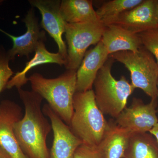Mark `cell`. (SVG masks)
Segmentation results:
<instances>
[{"label": "cell", "mask_w": 158, "mask_h": 158, "mask_svg": "<svg viewBox=\"0 0 158 158\" xmlns=\"http://www.w3.org/2000/svg\"><path fill=\"white\" fill-rule=\"evenodd\" d=\"M25 107V114L14 125L15 135L27 158H50L47 138L52 125L43 113L42 97L33 91L17 89Z\"/></svg>", "instance_id": "obj_1"}, {"label": "cell", "mask_w": 158, "mask_h": 158, "mask_svg": "<svg viewBox=\"0 0 158 158\" xmlns=\"http://www.w3.org/2000/svg\"><path fill=\"white\" fill-rule=\"evenodd\" d=\"M73 113L69 126L84 144L98 146L110 130L108 122L99 109L93 90L76 92L73 97Z\"/></svg>", "instance_id": "obj_2"}, {"label": "cell", "mask_w": 158, "mask_h": 158, "mask_svg": "<svg viewBox=\"0 0 158 158\" xmlns=\"http://www.w3.org/2000/svg\"><path fill=\"white\" fill-rule=\"evenodd\" d=\"M32 90L45 99L52 110L69 126L73 113L76 92L77 71L67 70L56 78L44 77L34 73L28 78Z\"/></svg>", "instance_id": "obj_3"}, {"label": "cell", "mask_w": 158, "mask_h": 158, "mask_svg": "<svg viewBox=\"0 0 158 158\" xmlns=\"http://www.w3.org/2000/svg\"><path fill=\"white\" fill-rule=\"evenodd\" d=\"M114 60L110 56L94 82L95 101L104 115L116 118L126 107L128 98L135 88L122 76L116 80L111 73Z\"/></svg>", "instance_id": "obj_4"}, {"label": "cell", "mask_w": 158, "mask_h": 158, "mask_svg": "<svg viewBox=\"0 0 158 158\" xmlns=\"http://www.w3.org/2000/svg\"><path fill=\"white\" fill-rule=\"evenodd\" d=\"M109 56L129 71L135 89L140 88L152 100H157L158 65L152 54L142 46L137 52L121 51Z\"/></svg>", "instance_id": "obj_5"}, {"label": "cell", "mask_w": 158, "mask_h": 158, "mask_svg": "<svg viewBox=\"0 0 158 158\" xmlns=\"http://www.w3.org/2000/svg\"><path fill=\"white\" fill-rule=\"evenodd\" d=\"M105 27L100 21L66 23L65 33L68 48L65 66L67 70L77 71L88 48L101 40Z\"/></svg>", "instance_id": "obj_6"}, {"label": "cell", "mask_w": 158, "mask_h": 158, "mask_svg": "<svg viewBox=\"0 0 158 158\" xmlns=\"http://www.w3.org/2000/svg\"><path fill=\"white\" fill-rule=\"evenodd\" d=\"M157 100L145 104L140 99L133 98L129 107H126L116 118V125L132 135L147 133L158 123L156 107Z\"/></svg>", "instance_id": "obj_7"}, {"label": "cell", "mask_w": 158, "mask_h": 158, "mask_svg": "<svg viewBox=\"0 0 158 158\" xmlns=\"http://www.w3.org/2000/svg\"><path fill=\"white\" fill-rule=\"evenodd\" d=\"M42 110L44 115L49 118L53 132V141L50 151V158H73L77 148L83 142L48 104L44 105Z\"/></svg>", "instance_id": "obj_8"}, {"label": "cell", "mask_w": 158, "mask_h": 158, "mask_svg": "<svg viewBox=\"0 0 158 158\" xmlns=\"http://www.w3.org/2000/svg\"><path fill=\"white\" fill-rule=\"evenodd\" d=\"M61 1L59 0H30L32 8L38 9L41 15V27L48 33L57 44L58 52L66 61L67 48L62 35L65 32L66 23L60 12Z\"/></svg>", "instance_id": "obj_9"}, {"label": "cell", "mask_w": 158, "mask_h": 158, "mask_svg": "<svg viewBox=\"0 0 158 158\" xmlns=\"http://www.w3.org/2000/svg\"><path fill=\"white\" fill-rule=\"evenodd\" d=\"M22 109L16 103L5 100L0 103V148L11 158H27L18 143L14 125L23 117Z\"/></svg>", "instance_id": "obj_10"}, {"label": "cell", "mask_w": 158, "mask_h": 158, "mask_svg": "<svg viewBox=\"0 0 158 158\" xmlns=\"http://www.w3.org/2000/svg\"><path fill=\"white\" fill-rule=\"evenodd\" d=\"M23 21L25 24L27 31L21 36L11 35L0 28V32L10 37L13 42L12 48L7 52L10 61H13L16 56H26L29 59L30 54L35 52L38 44L46 40L45 31H40L34 8L29 9Z\"/></svg>", "instance_id": "obj_11"}, {"label": "cell", "mask_w": 158, "mask_h": 158, "mask_svg": "<svg viewBox=\"0 0 158 158\" xmlns=\"http://www.w3.org/2000/svg\"><path fill=\"white\" fill-rule=\"evenodd\" d=\"M156 3V0L143 1L135 8L122 13L108 25L118 26L137 34L157 28Z\"/></svg>", "instance_id": "obj_12"}, {"label": "cell", "mask_w": 158, "mask_h": 158, "mask_svg": "<svg viewBox=\"0 0 158 158\" xmlns=\"http://www.w3.org/2000/svg\"><path fill=\"white\" fill-rule=\"evenodd\" d=\"M109 55L101 41L87 51L77 71L76 92L91 90L100 69L106 62Z\"/></svg>", "instance_id": "obj_13"}, {"label": "cell", "mask_w": 158, "mask_h": 158, "mask_svg": "<svg viewBox=\"0 0 158 158\" xmlns=\"http://www.w3.org/2000/svg\"><path fill=\"white\" fill-rule=\"evenodd\" d=\"M101 41L109 56L121 51L137 52L142 46L138 34L114 25L105 26Z\"/></svg>", "instance_id": "obj_14"}, {"label": "cell", "mask_w": 158, "mask_h": 158, "mask_svg": "<svg viewBox=\"0 0 158 158\" xmlns=\"http://www.w3.org/2000/svg\"><path fill=\"white\" fill-rule=\"evenodd\" d=\"M34 57L26 63L25 67L21 71L15 73L8 82L6 89H10L13 87L17 89L22 88L28 81V78L26 77L27 74L37 65L55 63L60 66L65 65L66 61L59 52L52 53L49 52L46 48L44 42H41L38 44Z\"/></svg>", "instance_id": "obj_15"}, {"label": "cell", "mask_w": 158, "mask_h": 158, "mask_svg": "<svg viewBox=\"0 0 158 158\" xmlns=\"http://www.w3.org/2000/svg\"><path fill=\"white\" fill-rule=\"evenodd\" d=\"M60 12L63 19L69 23L99 21L93 2L90 0H62Z\"/></svg>", "instance_id": "obj_16"}, {"label": "cell", "mask_w": 158, "mask_h": 158, "mask_svg": "<svg viewBox=\"0 0 158 158\" xmlns=\"http://www.w3.org/2000/svg\"><path fill=\"white\" fill-rule=\"evenodd\" d=\"M132 134L127 130L111 123L110 128L98 147L105 158H122Z\"/></svg>", "instance_id": "obj_17"}, {"label": "cell", "mask_w": 158, "mask_h": 158, "mask_svg": "<svg viewBox=\"0 0 158 158\" xmlns=\"http://www.w3.org/2000/svg\"><path fill=\"white\" fill-rule=\"evenodd\" d=\"M122 158H158V143L151 134H133Z\"/></svg>", "instance_id": "obj_18"}, {"label": "cell", "mask_w": 158, "mask_h": 158, "mask_svg": "<svg viewBox=\"0 0 158 158\" xmlns=\"http://www.w3.org/2000/svg\"><path fill=\"white\" fill-rule=\"evenodd\" d=\"M143 0H113L103 4L96 11L99 21L105 26L110 23L124 11L135 8Z\"/></svg>", "instance_id": "obj_19"}, {"label": "cell", "mask_w": 158, "mask_h": 158, "mask_svg": "<svg viewBox=\"0 0 158 158\" xmlns=\"http://www.w3.org/2000/svg\"><path fill=\"white\" fill-rule=\"evenodd\" d=\"M9 59L3 46L0 47V94L6 88L14 73L9 66Z\"/></svg>", "instance_id": "obj_20"}, {"label": "cell", "mask_w": 158, "mask_h": 158, "mask_svg": "<svg viewBox=\"0 0 158 158\" xmlns=\"http://www.w3.org/2000/svg\"><path fill=\"white\" fill-rule=\"evenodd\" d=\"M142 46L155 57L158 65V29H153L138 34Z\"/></svg>", "instance_id": "obj_21"}, {"label": "cell", "mask_w": 158, "mask_h": 158, "mask_svg": "<svg viewBox=\"0 0 158 158\" xmlns=\"http://www.w3.org/2000/svg\"><path fill=\"white\" fill-rule=\"evenodd\" d=\"M73 158H105L98 146L82 143L77 148Z\"/></svg>", "instance_id": "obj_22"}, {"label": "cell", "mask_w": 158, "mask_h": 158, "mask_svg": "<svg viewBox=\"0 0 158 158\" xmlns=\"http://www.w3.org/2000/svg\"><path fill=\"white\" fill-rule=\"evenodd\" d=\"M149 133L156 138L158 143V123L150 131Z\"/></svg>", "instance_id": "obj_23"}, {"label": "cell", "mask_w": 158, "mask_h": 158, "mask_svg": "<svg viewBox=\"0 0 158 158\" xmlns=\"http://www.w3.org/2000/svg\"><path fill=\"white\" fill-rule=\"evenodd\" d=\"M0 158H11L5 151L3 150L2 148H0Z\"/></svg>", "instance_id": "obj_24"}, {"label": "cell", "mask_w": 158, "mask_h": 158, "mask_svg": "<svg viewBox=\"0 0 158 158\" xmlns=\"http://www.w3.org/2000/svg\"><path fill=\"white\" fill-rule=\"evenodd\" d=\"M156 19L157 25L158 29V0H156Z\"/></svg>", "instance_id": "obj_25"}, {"label": "cell", "mask_w": 158, "mask_h": 158, "mask_svg": "<svg viewBox=\"0 0 158 158\" xmlns=\"http://www.w3.org/2000/svg\"><path fill=\"white\" fill-rule=\"evenodd\" d=\"M157 97H158V80L157 83Z\"/></svg>", "instance_id": "obj_26"}]
</instances>
